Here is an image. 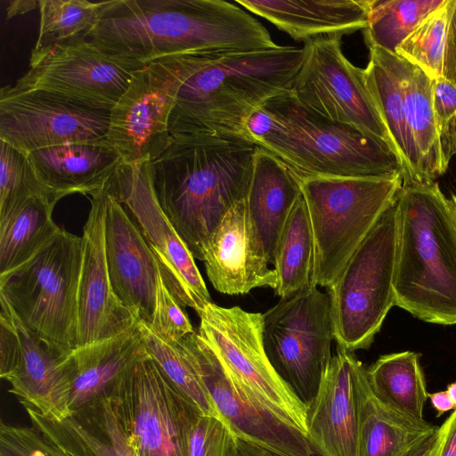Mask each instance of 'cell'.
I'll use <instances>...</instances> for the list:
<instances>
[{
	"mask_svg": "<svg viewBox=\"0 0 456 456\" xmlns=\"http://www.w3.org/2000/svg\"><path fill=\"white\" fill-rule=\"evenodd\" d=\"M86 41L139 67L185 54L278 45L255 17L223 0L104 1Z\"/></svg>",
	"mask_w": 456,
	"mask_h": 456,
	"instance_id": "6da1fadb",
	"label": "cell"
},
{
	"mask_svg": "<svg viewBox=\"0 0 456 456\" xmlns=\"http://www.w3.org/2000/svg\"><path fill=\"white\" fill-rule=\"evenodd\" d=\"M236 456H281L265 448L237 437Z\"/></svg>",
	"mask_w": 456,
	"mask_h": 456,
	"instance_id": "bcb514c9",
	"label": "cell"
},
{
	"mask_svg": "<svg viewBox=\"0 0 456 456\" xmlns=\"http://www.w3.org/2000/svg\"><path fill=\"white\" fill-rule=\"evenodd\" d=\"M110 397L137 456H188L189 429L199 411L148 353L118 379Z\"/></svg>",
	"mask_w": 456,
	"mask_h": 456,
	"instance_id": "8fae6325",
	"label": "cell"
},
{
	"mask_svg": "<svg viewBox=\"0 0 456 456\" xmlns=\"http://www.w3.org/2000/svg\"><path fill=\"white\" fill-rule=\"evenodd\" d=\"M448 200L456 224V193L452 194Z\"/></svg>",
	"mask_w": 456,
	"mask_h": 456,
	"instance_id": "681fc988",
	"label": "cell"
},
{
	"mask_svg": "<svg viewBox=\"0 0 456 456\" xmlns=\"http://www.w3.org/2000/svg\"><path fill=\"white\" fill-rule=\"evenodd\" d=\"M353 352L337 346L316 395L307 404L306 438L319 456H358Z\"/></svg>",
	"mask_w": 456,
	"mask_h": 456,
	"instance_id": "7402d4cb",
	"label": "cell"
},
{
	"mask_svg": "<svg viewBox=\"0 0 456 456\" xmlns=\"http://www.w3.org/2000/svg\"><path fill=\"white\" fill-rule=\"evenodd\" d=\"M449 2L444 0L424 18L395 50L397 56L420 69L433 80L442 77Z\"/></svg>",
	"mask_w": 456,
	"mask_h": 456,
	"instance_id": "8d00e7d4",
	"label": "cell"
},
{
	"mask_svg": "<svg viewBox=\"0 0 456 456\" xmlns=\"http://www.w3.org/2000/svg\"><path fill=\"white\" fill-rule=\"evenodd\" d=\"M304 43V59L291 94L325 118L357 127L393 149L364 69L344 55L341 37H320Z\"/></svg>",
	"mask_w": 456,
	"mask_h": 456,
	"instance_id": "5bb4252c",
	"label": "cell"
},
{
	"mask_svg": "<svg viewBox=\"0 0 456 456\" xmlns=\"http://www.w3.org/2000/svg\"><path fill=\"white\" fill-rule=\"evenodd\" d=\"M83 240L60 231L32 257L0 274V294L17 317L46 342L77 347V294Z\"/></svg>",
	"mask_w": 456,
	"mask_h": 456,
	"instance_id": "52a82bcc",
	"label": "cell"
},
{
	"mask_svg": "<svg viewBox=\"0 0 456 456\" xmlns=\"http://www.w3.org/2000/svg\"><path fill=\"white\" fill-rule=\"evenodd\" d=\"M148 325L157 335L170 343H178L195 332L186 312L168 289L160 270L154 312Z\"/></svg>",
	"mask_w": 456,
	"mask_h": 456,
	"instance_id": "ab89813d",
	"label": "cell"
},
{
	"mask_svg": "<svg viewBox=\"0 0 456 456\" xmlns=\"http://www.w3.org/2000/svg\"><path fill=\"white\" fill-rule=\"evenodd\" d=\"M364 69L366 83L403 168V185L426 183L419 153L410 131L401 80V58L370 47Z\"/></svg>",
	"mask_w": 456,
	"mask_h": 456,
	"instance_id": "f1b7e54d",
	"label": "cell"
},
{
	"mask_svg": "<svg viewBox=\"0 0 456 456\" xmlns=\"http://www.w3.org/2000/svg\"><path fill=\"white\" fill-rule=\"evenodd\" d=\"M39 7V1L35 0H9L6 5V18L12 19L27 13Z\"/></svg>",
	"mask_w": 456,
	"mask_h": 456,
	"instance_id": "7dc6e473",
	"label": "cell"
},
{
	"mask_svg": "<svg viewBox=\"0 0 456 456\" xmlns=\"http://www.w3.org/2000/svg\"><path fill=\"white\" fill-rule=\"evenodd\" d=\"M105 251L113 290L137 320L150 323L159 266L125 207L105 189Z\"/></svg>",
	"mask_w": 456,
	"mask_h": 456,
	"instance_id": "ffe728a7",
	"label": "cell"
},
{
	"mask_svg": "<svg viewBox=\"0 0 456 456\" xmlns=\"http://www.w3.org/2000/svg\"><path fill=\"white\" fill-rule=\"evenodd\" d=\"M420 356L413 351L391 353L366 368L376 397L389 409L417 421L425 420L423 411L429 394Z\"/></svg>",
	"mask_w": 456,
	"mask_h": 456,
	"instance_id": "4dcf8cb0",
	"label": "cell"
},
{
	"mask_svg": "<svg viewBox=\"0 0 456 456\" xmlns=\"http://www.w3.org/2000/svg\"><path fill=\"white\" fill-rule=\"evenodd\" d=\"M31 426L69 456H137L130 446L110 396L58 421L23 406Z\"/></svg>",
	"mask_w": 456,
	"mask_h": 456,
	"instance_id": "484cf974",
	"label": "cell"
},
{
	"mask_svg": "<svg viewBox=\"0 0 456 456\" xmlns=\"http://www.w3.org/2000/svg\"><path fill=\"white\" fill-rule=\"evenodd\" d=\"M103 2L39 0V34L34 49L86 40Z\"/></svg>",
	"mask_w": 456,
	"mask_h": 456,
	"instance_id": "d590c367",
	"label": "cell"
},
{
	"mask_svg": "<svg viewBox=\"0 0 456 456\" xmlns=\"http://www.w3.org/2000/svg\"><path fill=\"white\" fill-rule=\"evenodd\" d=\"M204 382L220 417L235 436L281 456H315L303 433L246 393L197 332L178 342Z\"/></svg>",
	"mask_w": 456,
	"mask_h": 456,
	"instance_id": "e0dca14e",
	"label": "cell"
},
{
	"mask_svg": "<svg viewBox=\"0 0 456 456\" xmlns=\"http://www.w3.org/2000/svg\"><path fill=\"white\" fill-rule=\"evenodd\" d=\"M37 194L52 199L38 180L28 154L0 140V215Z\"/></svg>",
	"mask_w": 456,
	"mask_h": 456,
	"instance_id": "74e56055",
	"label": "cell"
},
{
	"mask_svg": "<svg viewBox=\"0 0 456 456\" xmlns=\"http://www.w3.org/2000/svg\"><path fill=\"white\" fill-rule=\"evenodd\" d=\"M314 244L305 201L297 200L281 230L274 253V270L281 298L289 297L313 286Z\"/></svg>",
	"mask_w": 456,
	"mask_h": 456,
	"instance_id": "d6a6232c",
	"label": "cell"
},
{
	"mask_svg": "<svg viewBox=\"0 0 456 456\" xmlns=\"http://www.w3.org/2000/svg\"><path fill=\"white\" fill-rule=\"evenodd\" d=\"M199 317L197 332L233 380L306 437L307 406L278 374L265 353L263 314L210 302Z\"/></svg>",
	"mask_w": 456,
	"mask_h": 456,
	"instance_id": "9c48e42d",
	"label": "cell"
},
{
	"mask_svg": "<svg viewBox=\"0 0 456 456\" xmlns=\"http://www.w3.org/2000/svg\"><path fill=\"white\" fill-rule=\"evenodd\" d=\"M207 276L220 293L243 295L256 288L275 289L277 278L263 273L250 248L244 199L216 228L202 253Z\"/></svg>",
	"mask_w": 456,
	"mask_h": 456,
	"instance_id": "83f0119b",
	"label": "cell"
},
{
	"mask_svg": "<svg viewBox=\"0 0 456 456\" xmlns=\"http://www.w3.org/2000/svg\"><path fill=\"white\" fill-rule=\"evenodd\" d=\"M304 54L303 47L278 45L265 50L169 57L178 83L170 134L250 141V117L267 100L291 91Z\"/></svg>",
	"mask_w": 456,
	"mask_h": 456,
	"instance_id": "7a4b0ae2",
	"label": "cell"
},
{
	"mask_svg": "<svg viewBox=\"0 0 456 456\" xmlns=\"http://www.w3.org/2000/svg\"><path fill=\"white\" fill-rule=\"evenodd\" d=\"M177 89L168 58L134 72L126 91L110 110L106 134L123 163L153 161L171 145L169 118Z\"/></svg>",
	"mask_w": 456,
	"mask_h": 456,
	"instance_id": "2e32d148",
	"label": "cell"
},
{
	"mask_svg": "<svg viewBox=\"0 0 456 456\" xmlns=\"http://www.w3.org/2000/svg\"><path fill=\"white\" fill-rule=\"evenodd\" d=\"M249 140L300 178L383 177L403 173L386 142L335 122L302 104L291 92L264 102L248 122Z\"/></svg>",
	"mask_w": 456,
	"mask_h": 456,
	"instance_id": "277c9868",
	"label": "cell"
},
{
	"mask_svg": "<svg viewBox=\"0 0 456 456\" xmlns=\"http://www.w3.org/2000/svg\"><path fill=\"white\" fill-rule=\"evenodd\" d=\"M444 0H370L369 19L363 29L369 48L395 53L413 28Z\"/></svg>",
	"mask_w": 456,
	"mask_h": 456,
	"instance_id": "e575fe53",
	"label": "cell"
},
{
	"mask_svg": "<svg viewBox=\"0 0 456 456\" xmlns=\"http://www.w3.org/2000/svg\"><path fill=\"white\" fill-rule=\"evenodd\" d=\"M425 456H456V408L437 428Z\"/></svg>",
	"mask_w": 456,
	"mask_h": 456,
	"instance_id": "ee69618b",
	"label": "cell"
},
{
	"mask_svg": "<svg viewBox=\"0 0 456 456\" xmlns=\"http://www.w3.org/2000/svg\"><path fill=\"white\" fill-rule=\"evenodd\" d=\"M136 327L148 354L175 388L200 413L220 417L204 382L179 344L163 339L142 320H137Z\"/></svg>",
	"mask_w": 456,
	"mask_h": 456,
	"instance_id": "836d02e7",
	"label": "cell"
},
{
	"mask_svg": "<svg viewBox=\"0 0 456 456\" xmlns=\"http://www.w3.org/2000/svg\"><path fill=\"white\" fill-rule=\"evenodd\" d=\"M399 57V56H398ZM401 80L407 121L426 183L436 182L443 169L438 132L433 108V82L415 65L401 58Z\"/></svg>",
	"mask_w": 456,
	"mask_h": 456,
	"instance_id": "1f68e13d",
	"label": "cell"
},
{
	"mask_svg": "<svg viewBox=\"0 0 456 456\" xmlns=\"http://www.w3.org/2000/svg\"><path fill=\"white\" fill-rule=\"evenodd\" d=\"M402 186L401 174L300 178L314 244L313 286L327 289L334 283L380 216L395 203Z\"/></svg>",
	"mask_w": 456,
	"mask_h": 456,
	"instance_id": "8992f818",
	"label": "cell"
},
{
	"mask_svg": "<svg viewBox=\"0 0 456 456\" xmlns=\"http://www.w3.org/2000/svg\"><path fill=\"white\" fill-rule=\"evenodd\" d=\"M0 456H69L66 452L31 427L1 422Z\"/></svg>",
	"mask_w": 456,
	"mask_h": 456,
	"instance_id": "b9f144b4",
	"label": "cell"
},
{
	"mask_svg": "<svg viewBox=\"0 0 456 456\" xmlns=\"http://www.w3.org/2000/svg\"><path fill=\"white\" fill-rule=\"evenodd\" d=\"M446 391L451 397L452 401L456 405V382H452L447 386Z\"/></svg>",
	"mask_w": 456,
	"mask_h": 456,
	"instance_id": "c3c4849f",
	"label": "cell"
},
{
	"mask_svg": "<svg viewBox=\"0 0 456 456\" xmlns=\"http://www.w3.org/2000/svg\"><path fill=\"white\" fill-rule=\"evenodd\" d=\"M433 108L442 166L446 172L452 157L456 155V87L443 77L433 82Z\"/></svg>",
	"mask_w": 456,
	"mask_h": 456,
	"instance_id": "60d3db41",
	"label": "cell"
},
{
	"mask_svg": "<svg viewBox=\"0 0 456 456\" xmlns=\"http://www.w3.org/2000/svg\"><path fill=\"white\" fill-rule=\"evenodd\" d=\"M333 339L330 297L317 287L281 298L263 314L265 353L306 406L316 395L332 358Z\"/></svg>",
	"mask_w": 456,
	"mask_h": 456,
	"instance_id": "30bf717a",
	"label": "cell"
},
{
	"mask_svg": "<svg viewBox=\"0 0 456 456\" xmlns=\"http://www.w3.org/2000/svg\"><path fill=\"white\" fill-rule=\"evenodd\" d=\"M442 77L456 87V0L449 2V21L444 46Z\"/></svg>",
	"mask_w": 456,
	"mask_h": 456,
	"instance_id": "7bdbcfd3",
	"label": "cell"
},
{
	"mask_svg": "<svg viewBox=\"0 0 456 456\" xmlns=\"http://www.w3.org/2000/svg\"><path fill=\"white\" fill-rule=\"evenodd\" d=\"M428 399L433 408L436 411L437 417L456 408L455 403L452 401L446 390L428 394Z\"/></svg>",
	"mask_w": 456,
	"mask_h": 456,
	"instance_id": "f6af8a7d",
	"label": "cell"
},
{
	"mask_svg": "<svg viewBox=\"0 0 456 456\" xmlns=\"http://www.w3.org/2000/svg\"><path fill=\"white\" fill-rule=\"evenodd\" d=\"M0 377L23 406L61 421L70 414L69 356L71 351L50 344L17 317L0 294Z\"/></svg>",
	"mask_w": 456,
	"mask_h": 456,
	"instance_id": "9a60e30c",
	"label": "cell"
},
{
	"mask_svg": "<svg viewBox=\"0 0 456 456\" xmlns=\"http://www.w3.org/2000/svg\"><path fill=\"white\" fill-rule=\"evenodd\" d=\"M396 237L395 203L380 216L337 280L327 288L335 340L349 352L368 349L387 313L395 305Z\"/></svg>",
	"mask_w": 456,
	"mask_h": 456,
	"instance_id": "ba28073f",
	"label": "cell"
},
{
	"mask_svg": "<svg viewBox=\"0 0 456 456\" xmlns=\"http://www.w3.org/2000/svg\"><path fill=\"white\" fill-rule=\"evenodd\" d=\"M237 436L220 417L196 412L188 434V456H236Z\"/></svg>",
	"mask_w": 456,
	"mask_h": 456,
	"instance_id": "f35d334b",
	"label": "cell"
},
{
	"mask_svg": "<svg viewBox=\"0 0 456 456\" xmlns=\"http://www.w3.org/2000/svg\"><path fill=\"white\" fill-rule=\"evenodd\" d=\"M395 303L425 322L456 324V224L438 183L403 185L396 202Z\"/></svg>",
	"mask_w": 456,
	"mask_h": 456,
	"instance_id": "5b68a950",
	"label": "cell"
},
{
	"mask_svg": "<svg viewBox=\"0 0 456 456\" xmlns=\"http://www.w3.org/2000/svg\"><path fill=\"white\" fill-rule=\"evenodd\" d=\"M81 237L83 259L77 294V346L122 335L134 328L137 322L115 294L109 275L104 189L92 196Z\"/></svg>",
	"mask_w": 456,
	"mask_h": 456,
	"instance_id": "d6986e66",
	"label": "cell"
},
{
	"mask_svg": "<svg viewBox=\"0 0 456 456\" xmlns=\"http://www.w3.org/2000/svg\"><path fill=\"white\" fill-rule=\"evenodd\" d=\"M56 203L30 195L0 215V274L24 264L60 231L53 220Z\"/></svg>",
	"mask_w": 456,
	"mask_h": 456,
	"instance_id": "f546056e",
	"label": "cell"
},
{
	"mask_svg": "<svg viewBox=\"0 0 456 456\" xmlns=\"http://www.w3.org/2000/svg\"><path fill=\"white\" fill-rule=\"evenodd\" d=\"M110 110L64 102L40 91H0V140L29 154L52 146L106 138Z\"/></svg>",
	"mask_w": 456,
	"mask_h": 456,
	"instance_id": "ac0fdd59",
	"label": "cell"
},
{
	"mask_svg": "<svg viewBox=\"0 0 456 456\" xmlns=\"http://www.w3.org/2000/svg\"><path fill=\"white\" fill-rule=\"evenodd\" d=\"M353 377L358 420V456H425L437 428L389 409L373 394L366 368L354 357Z\"/></svg>",
	"mask_w": 456,
	"mask_h": 456,
	"instance_id": "cb8c5ba5",
	"label": "cell"
},
{
	"mask_svg": "<svg viewBox=\"0 0 456 456\" xmlns=\"http://www.w3.org/2000/svg\"><path fill=\"white\" fill-rule=\"evenodd\" d=\"M145 354L136 325L118 337L73 349L69 356L71 413L110 396L118 379Z\"/></svg>",
	"mask_w": 456,
	"mask_h": 456,
	"instance_id": "4316f807",
	"label": "cell"
},
{
	"mask_svg": "<svg viewBox=\"0 0 456 456\" xmlns=\"http://www.w3.org/2000/svg\"><path fill=\"white\" fill-rule=\"evenodd\" d=\"M256 148L238 137L175 136L151 161L159 206L195 259L202 261L217 225L245 198Z\"/></svg>",
	"mask_w": 456,
	"mask_h": 456,
	"instance_id": "3957f363",
	"label": "cell"
},
{
	"mask_svg": "<svg viewBox=\"0 0 456 456\" xmlns=\"http://www.w3.org/2000/svg\"><path fill=\"white\" fill-rule=\"evenodd\" d=\"M140 68L86 40L52 45L32 49L29 69L12 87L44 92L85 108L110 110Z\"/></svg>",
	"mask_w": 456,
	"mask_h": 456,
	"instance_id": "4fadbf2b",
	"label": "cell"
},
{
	"mask_svg": "<svg viewBox=\"0 0 456 456\" xmlns=\"http://www.w3.org/2000/svg\"><path fill=\"white\" fill-rule=\"evenodd\" d=\"M301 194L300 177L274 154L257 147L244 204L252 256L265 275L277 278L269 265H273L278 239Z\"/></svg>",
	"mask_w": 456,
	"mask_h": 456,
	"instance_id": "44dd1931",
	"label": "cell"
},
{
	"mask_svg": "<svg viewBox=\"0 0 456 456\" xmlns=\"http://www.w3.org/2000/svg\"><path fill=\"white\" fill-rule=\"evenodd\" d=\"M295 40L351 34L364 29L370 0H236Z\"/></svg>",
	"mask_w": 456,
	"mask_h": 456,
	"instance_id": "d4e9b609",
	"label": "cell"
},
{
	"mask_svg": "<svg viewBox=\"0 0 456 456\" xmlns=\"http://www.w3.org/2000/svg\"><path fill=\"white\" fill-rule=\"evenodd\" d=\"M38 180L56 202L74 193L102 191L123 163L106 138L52 146L28 154Z\"/></svg>",
	"mask_w": 456,
	"mask_h": 456,
	"instance_id": "603a6c76",
	"label": "cell"
},
{
	"mask_svg": "<svg viewBox=\"0 0 456 456\" xmlns=\"http://www.w3.org/2000/svg\"><path fill=\"white\" fill-rule=\"evenodd\" d=\"M151 163H122L104 189L125 207L140 229L172 295L199 315L212 302L211 297L192 253L159 206Z\"/></svg>",
	"mask_w": 456,
	"mask_h": 456,
	"instance_id": "7c38bea8",
	"label": "cell"
}]
</instances>
